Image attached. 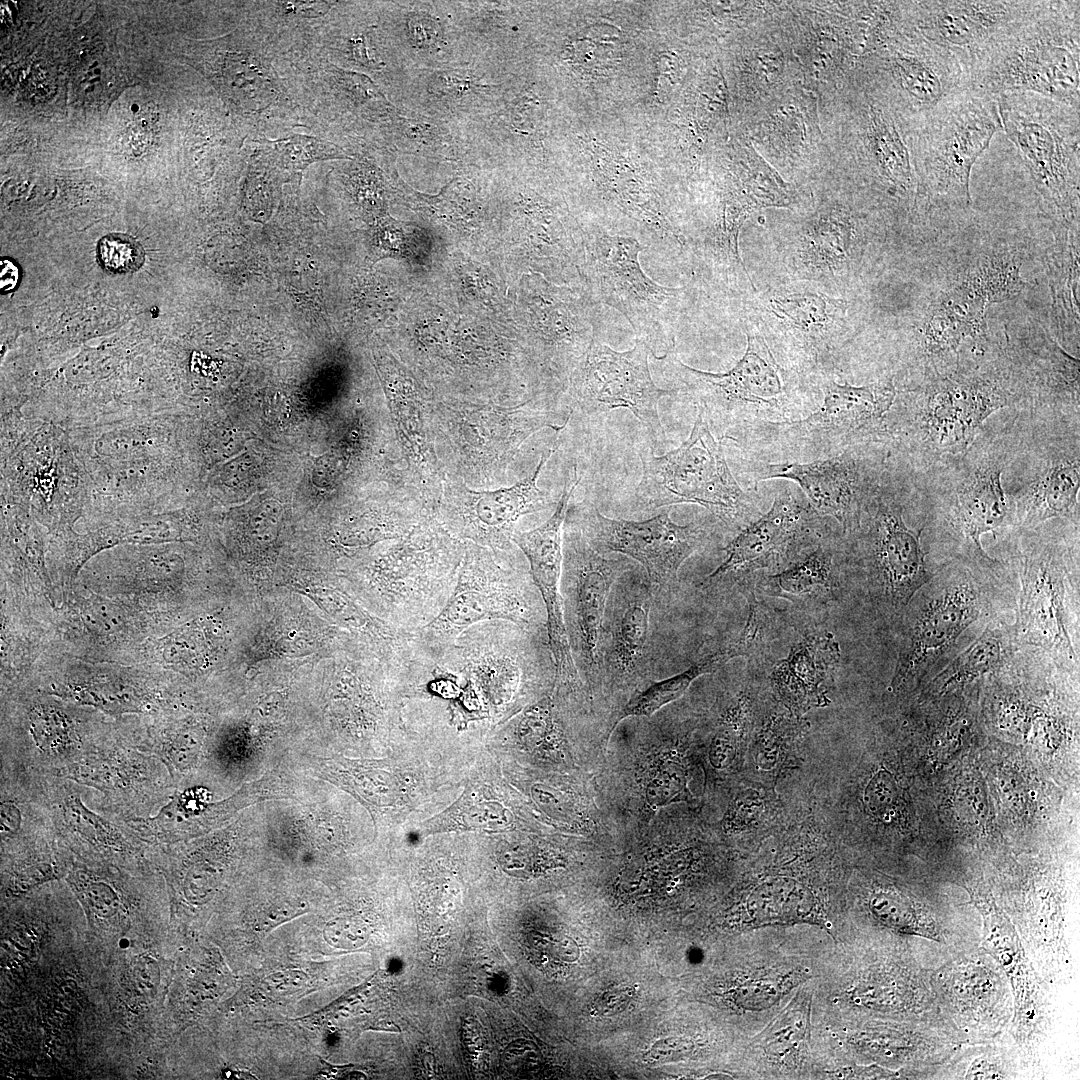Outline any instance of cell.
<instances>
[{
    "label": "cell",
    "mask_w": 1080,
    "mask_h": 1080,
    "mask_svg": "<svg viewBox=\"0 0 1080 1080\" xmlns=\"http://www.w3.org/2000/svg\"><path fill=\"white\" fill-rule=\"evenodd\" d=\"M98 257L104 268L114 273L137 270L143 263L142 248L133 239L111 234L101 239Z\"/></svg>",
    "instance_id": "obj_45"
},
{
    "label": "cell",
    "mask_w": 1080,
    "mask_h": 1080,
    "mask_svg": "<svg viewBox=\"0 0 1080 1080\" xmlns=\"http://www.w3.org/2000/svg\"><path fill=\"white\" fill-rule=\"evenodd\" d=\"M91 500L90 479L65 428L21 410L1 412V501L64 531Z\"/></svg>",
    "instance_id": "obj_4"
},
{
    "label": "cell",
    "mask_w": 1080,
    "mask_h": 1080,
    "mask_svg": "<svg viewBox=\"0 0 1080 1080\" xmlns=\"http://www.w3.org/2000/svg\"><path fill=\"white\" fill-rule=\"evenodd\" d=\"M758 692L747 685L731 696L719 711L710 741L711 766L724 770L732 766L745 749L762 714Z\"/></svg>",
    "instance_id": "obj_37"
},
{
    "label": "cell",
    "mask_w": 1080,
    "mask_h": 1080,
    "mask_svg": "<svg viewBox=\"0 0 1080 1080\" xmlns=\"http://www.w3.org/2000/svg\"><path fill=\"white\" fill-rule=\"evenodd\" d=\"M333 2L325 1H293L284 2L283 6L288 12L303 17H320L331 7Z\"/></svg>",
    "instance_id": "obj_51"
},
{
    "label": "cell",
    "mask_w": 1080,
    "mask_h": 1080,
    "mask_svg": "<svg viewBox=\"0 0 1080 1080\" xmlns=\"http://www.w3.org/2000/svg\"><path fill=\"white\" fill-rule=\"evenodd\" d=\"M634 995L633 987H626L609 991L597 999L593 1005V1013L610 1016L623 1011Z\"/></svg>",
    "instance_id": "obj_49"
},
{
    "label": "cell",
    "mask_w": 1080,
    "mask_h": 1080,
    "mask_svg": "<svg viewBox=\"0 0 1080 1080\" xmlns=\"http://www.w3.org/2000/svg\"><path fill=\"white\" fill-rule=\"evenodd\" d=\"M1019 649L1012 623L1005 615L996 616L933 675L930 689L940 694L951 687L993 676L1012 663Z\"/></svg>",
    "instance_id": "obj_34"
},
{
    "label": "cell",
    "mask_w": 1080,
    "mask_h": 1080,
    "mask_svg": "<svg viewBox=\"0 0 1080 1080\" xmlns=\"http://www.w3.org/2000/svg\"><path fill=\"white\" fill-rule=\"evenodd\" d=\"M646 247L629 236L584 231L582 288L595 303L617 309L656 359L672 352L687 288L662 286L639 262Z\"/></svg>",
    "instance_id": "obj_11"
},
{
    "label": "cell",
    "mask_w": 1080,
    "mask_h": 1080,
    "mask_svg": "<svg viewBox=\"0 0 1080 1080\" xmlns=\"http://www.w3.org/2000/svg\"><path fill=\"white\" fill-rule=\"evenodd\" d=\"M0 289L2 293H7L13 290L19 280V269L17 265L5 258L0 261Z\"/></svg>",
    "instance_id": "obj_54"
},
{
    "label": "cell",
    "mask_w": 1080,
    "mask_h": 1080,
    "mask_svg": "<svg viewBox=\"0 0 1080 1080\" xmlns=\"http://www.w3.org/2000/svg\"><path fill=\"white\" fill-rule=\"evenodd\" d=\"M560 593L568 641L579 674H598V646L610 590L631 569L625 559L607 558L581 531L564 523Z\"/></svg>",
    "instance_id": "obj_22"
},
{
    "label": "cell",
    "mask_w": 1080,
    "mask_h": 1080,
    "mask_svg": "<svg viewBox=\"0 0 1080 1080\" xmlns=\"http://www.w3.org/2000/svg\"><path fill=\"white\" fill-rule=\"evenodd\" d=\"M17 769L46 807L63 847L116 855L147 847L92 806L88 787L65 777Z\"/></svg>",
    "instance_id": "obj_27"
},
{
    "label": "cell",
    "mask_w": 1080,
    "mask_h": 1080,
    "mask_svg": "<svg viewBox=\"0 0 1080 1080\" xmlns=\"http://www.w3.org/2000/svg\"><path fill=\"white\" fill-rule=\"evenodd\" d=\"M647 346L640 340L624 352L600 342L598 334L569 377L571 395L588 415L629 409L647 429L653 445H666L658 406L662 397L676 394L654 383Z\"/></svg>",
    "instance_id": "obj_20"
},
{
    "label": "cell",
    "mask_w": 1080,
    "mask_h": 1080,
    "mask_svg": "<svg viewBox=\"0 0 1080 1080\" xmlns=\"http://www.w3.org/2000/svg\"><path fill=\"white\" fill-rule=\"evenodd\" d=\"M1016 567L1019 596L1012 622L1016 642L1078 679V558L1058 544L1039 540L1018 556Z\"/></svg>",
    "instance_id": "obj_12"
},
{
    "label": "cell",
    "mask_w": 1080,
    "mask_h": 1080,
    "mask_svg": "<svg viewBox=\"0 0 1080 1080\" xmlns=\"http://www.w3.org/2000/svg\"><path fill=\"white\" fill-rule=\"evenodd\" d=\"M870 907L873 914L883 923L899 931L910 932L918 930L915 913L909 903L903 898L880 893L871 898Z\"/></svg>",
    "instance_id": "obj_46"
},
{
    "label": "cell",
    "mask_w": 1080,
    "mask_h": 1080,
    "mask_svg": "<svg viewBox=\"0 0 1080 1080\" xmlns=\"http://www.w3.org/2000/svg\"><path fill=\"white\" fill-rule=\"evenodd\" d=\"M798 490L783 488L770 509L738 531L724 548L721 564L700 582L704 592L752 588V576L763 569L785 568L832 530Z\"/></svg>",
    "instance_id": "obj_16"
},
{
    "label": "cell",
    "mask_w": 1080,
    "mask_h": 1080,
    "mask_svg": "<svg viewBox=\"0 0 1080 1080\" xmlns=\"http://www.w3.org/2000/svg\"><path fill=\"white\" fill-rule=\"evenodd\" d=\"M896 494L893 484L879 482L859 528L845 536L848 565L860 572L870 604L890 627L934 574L927 566L921 530L906 525Z\"/></svg>",
    "instance_id": "obj_13"
},
{
    "label": "cell",
    "mask_w": 1080,
    "mask_h": 1080,
    "mask_svg": "<svg viewBox=\"0 0 1080 1080\" xmlns=\"http://www.w3.org/2000/svg\"><path fill=\"white\" fill-rule=\"evenodd\" d=\"M760 794L753 790L739 793L729 805L723 819L727 833L749 830L762 815L764 806Z\"/></svg>",
    "instance_id": "obj_47"
},
{
    "label": "cell",
    "mask_w": 1080,
    "mask_h": 1080,
    "mask_svg": "<svg viewBox=\"0 0 1080 1080\" xmlns=\"http://www.w3.org/2000/svg\"><path fill=\"white\" fill-rule=\"evenodd\" d=\"M749 612L745 625L737 639L727 646L732 658L745 657L754 659L761 656L765 640L770 632V615L757 601L753 589L745 593Z\"/></svg>",
    "instance_id": "obj_43"
},
{
    "label": "cell",
    "mask_w": 1080,
    "mask_h": 1080,
    "mask_svg": "<svg viewBox=\"0 0 1080 1080\" xmlns=\"http://www.w3.org/2000/svg\"><path fill=\"white\" fill-rule=\"evenodd\" d=\"M1080 484L1079 461H1060L1048 468L1017 503V523L1033 528L1052 518L1068 517Z\"/></svg>",
    "instance_id": "obj_35"
},
{
    "label": "cell",
    "mask_w": 1080,
    "mask_h": 1080,
    "mask_svg": "<svg viewBox=\"0 0 1080 1080\" xmlns=\"http://www.w3.org/2000/svg\"><path fill=\"white\" fill-rule=\"evenodd\" d=\"M639 458L642 476L635 497L640 509L698 504L738 531L760 516L759 494L739 485L725 458L722 440L714 437L699 411L689 437L678 448L662 456L643 448Z\"/></svg>",
    "instance_id": "obj_10"
},
{
    "label": "cell",
    "mask_w": 1080,
    "mask_h": 1080,
    "mask_svg": "<svg viewBox=\"0 0 1080 1080\" xmlns=\"http://www.w3.org/2000/svg\"><path fill=\"white\" fill-rule=\"evenodd\" d=\"M966 1079H1003L1006 1078L1004 1072H1002L995 1064L988 1062L985 1059H977L973 1062L966 1074Z\"/></svg>",
    "instance_id": "obj_53"
},
{
    "label": "cell",
    "mask_w": 1080,
    "mask_h": 1080,
    "mask_svg": "<svg viewBox=\"0 0 1080 1080\" xmlns=\"http://www.w3.org/2000/svg\"><path fill=\"white\" fill-rule=\"evenodd\" d=\"M24 729V734L1 741V763L61 777L113 735L88 729L71 710L49 701L30 705Z\"/></svg>",
    "instance_id": "obj_24"
},
{
    "label": "cell",
    "mask_w": 1080,
    "mask_h": 1080,
    "mask_svg": "<svg viewBox=\"0 0 1080 1080\" xmlns=\"http://www.w3.org/2000/svg\"><path fill=\"white\" fill-rule=\"evenodd\" d=\"M898 797V787L893 776L886 770L876 773L869 781L864 800L873 814L882 815L893 807Z\"/></svg>",
    "instance_id": "obj_48"
},
{
    "label": "cell",
    "mask_w": 1080,
    "mask_h": 1080,
    "mask_svg": "<svg viewBox=\"0 0 1080 1080\" xmlns=\"http://www.w3.org/2000/svg\"><path fill=\"white\" fill-rule=\"evenodd\" d=\"M1046 0L896 2L899 22L955 58L969 73ZM972 85V84H971Z\"/></svg>",
    "instance_id": "obj_17"
},
{
    "label": "cell",
    "mask_w": 1080,
    "mask_h": 1080,
    "mask_svg": "<svg viewBox=\"0 0 1080 1080\" xmlns=\"http://www.w3.org/2000/svg\"><path fill=\"white\" fill-rule=\"evenodd\" d=\"M1001 129L997 97L971 90L916 133L923 211L970 207L972 167Z\"/></svg>",
    "instance_id": "obj_14"
},
{
    "label": "cell",
    "mask_w": 1080,
    "mask_h": 1080,
    "mask_svg": "<svg viewBox=\"0 0 1080 1080\" xmlns=\"http://www.w3.org/2000/svg\"><path fill=\"white\" fill-rule=\"evenodd\" d=\"M428 657L470 687L487 716L513 709L524 696L555 684L546 631L527 630L508 621L474 624Z\"/></svg>",
    "instance_id": "obj_9"
},
{
    "label": "cell",
    "mask_w": 1080,
    "mask_h": 1080,
    "mask_svg": "<svg viewBox=\"0 0 1080 1080\" xmlns=\"http://www.w3.org/2000/svg\"><path fill=\"white\" fill-rule=\"evenodd\" d=\"M746 336L745 353L724 373L694 369L672 352L661 359L665 372L681 384L721 440L762 424L802 418L820 401L817 384L802 382L780 366L762 336L751 331Z\"/></svg>",
    "instance_id": "obj_3"
},
{
    "label": "cell",
    "mask_w": 1080,
    "mask_h": 1080,
    "mask_svg": "<svg viewBox=\"0 0 1080 1080\" xmlns=\"http://www.w3.org/2000/svg\"><path fill=\"white\" fill-rule=\"evenodd\" d=\"M924 420L933 440L944 447L968 443L982 421L1005 405L999 386L982 377L955 376L929 387Z\"/></svg>",
    "instance_id": "obj_30"
},
{
    "label": "cell",
    "mask_w": 1080,
    "mask_h": 1080,
    "mask_svg": "<svg viewBox=\"0 0 1080 1080\" xmlns=\"http://www.w3.org/2000/svg\"><path fill=\"white\" fill-rule=\"evenodd\" d=\"M1021 260L1012 250L993 251L980 257L954 285L969 299L988 307L1012 299L1025 287Z\"/></svg>",
    "instance_id": "obj_38"
},
{
    "label": "cell",
    "mask_w": 1080,
    "mask_h": 1080,
    "mask_svg": "<svg viewBox=\"0 0 1080 1080\" xmlns=\"http://www.w3.org/2000/svg\"><path fill=\"white\" fill-rule=\"evenodd\" d=\"M869 44L892 91L894 110L916 133L972 90L969 73L955 58L904 27L895 15L875 28Z\"/></svg>",
    "instance_id": "obj_15"
},
{
    "label": "cell",
    "mask_w": 1080,
    "mask_h": 1080,
    "mask_svg": "<svg viewBox=\"0 0 1080 1080\" xmlns=\"http://www.w3.org/2000/svg\"><path fill=\"white\" fill-rule=\"evenodd\" d=\"M812 894L795 881L774 880L757 887L748 900L754 922H788L811 914Z\"/></svg>",
    "instance_id": "obj_42"
},
{
    "label": "cell",
    "mask_w": 1080,
    "mask_h": 1080,
    "mask_svg": "<svg viewBox=\"0 0 1080 1080\" xmlns=\"http://www.w3.org/2000/svg\"><path fill=\"white\" fill-rule=\"evenodd\" d=\"M841 649L829 631L804 635L780 660L770 682L784 707L796 716L829 704L828 690L840 662Z\"/></svg>",
    "instance_id": "obj_31"
},
{
    "label": "cell",
    "mask_w": 1080,
    "mask_h": 1080,
    "mask_svg": "<svg viewBox=\"0 0 1080 1080\" xmlns=\"http://www.w3.org/2000/svg\"><path fill=\"white\" fill-rule=\"evenodd\" d=\"M810 996L799 992L756 1040L763 1055L775 1064H793L806 1050Z\"/></svg>",
    "instance_id": "obj_40"
},
{
    "label": "cell",
    "mask_w": 1080,
    "mask_h": 1080,
    "mask_svg": "<svg viewBox=\"0 0 1080 1080\" xmlns=\"http://www.w3.org/2000/svg\"><path fill=\"white\" fill-rule=\"evenodd\" d=\"M466 542L453 592L441 612L414 633L416 648L436 655L468 627L491 620L546 631V612L531 577L509 554Z\"/></svg>",
    "instance_id": "obj_7"
},
{
    "label": "cell",
    "mask_w": 1080,
    "mask_h": 1080,
    "mask_svg": "<svg viewBox=\"0 0 1080 1080\" xmlns=\"http://www.w3.org/2000/svg\"><path fill=\"white\" fill-rule=\"evenodd\" d=\"M527 285L523 300L531 328L567 379L599 332L597 303L583 288H555L535 280Z\"/></svg>",
    "instance_id": "obj_28"
},
{
    "label": "cell",
    "mask_w": 1080,
    "mask_h": 1080,
    "mask_svg": "<svg viewBox=\"0 0 1080 1080\" xmlns=\"http://www.w3.org/2000/svg\"><path fill=\"white\" fill-rule=\"evenodd\" d=\"M411 32L414 40L418 43H425L432 41V37L435 33L432 22L426 21L423 18H414L411 23Z\"/></svg>",
    "instance_id": "obj_55"
},
{
    "label": "cell",
    "mask_w": 1080,
    "mask_h": 1080,
    "mask_svg": "<svg viewBox=\"0 0 1080 1080\" xmlns=\"http://www.w3.org/2000/svg\"><path fill=\"white\" fill-rule=\"evenodd\" d=\"M1015 145L1055 227L1079 226L1080 109L1028 92L997 97Z\"/></svg>",
    "instance_id": "obj_8"
},
{
    "label": "cell",
    "mask_w": 1080,
    "mask_h": 1080,
    "mask_svg": "<svg viewBox=\"0 0 1080 1080\" xmlns=\"http://www.w3.org/2000/svg\"><path fill=\"white\" fill-rule=\"evenodd\" d=\"M860 106L861 154L869 174L907 210L921 205L915 162L916 132L891 105L866 95Z\"/></svg>",
    "instance_id": "obj_29"
},
{
    "label": "cell",
    "mask_w": 1080,
    "mask_h": 1080,
    "mask_svg": "<svg viewBox=\"0 0 1080 1080\" xmlns=\"http://www.w3.org/2000/svg\"><path fill=\"white\" fill-rule=\"evenodd\" d=\"M67 431L91 483L87 512L161 513L178 496L182 463L173 413H141Z\"/></svg>",
    "instance_id": "obj_1"
},
{
    "label": "cell",
    "mask_w": 1080,
    "mask_h": 1080,
    "mask_svg": "<svg viewBox=\"0 0 1080 1080\" xmlns=\"http://www.w3.org/2000/svg\"><path fill=\"white\" fill-rule=\"evenodd\" d=\"M854 224L845 214L822 216L809 225L801 251L807 262L819 268H836L852 250Z\"/></svg>",
    "instance_id": "obj_41"
},
{
    "label": "cell",
    "mask_w": 1080,
    "mask_h": 1080,
    "mask_svg": "<svg viewBox=\"0 0 1080 1080\" xmlns=\"http://www.w3.org/2000/svg\"><path fill=\"white\" fill-rule=\"evenodd\" d=\"M846 564V540L831 531L798 559L758 583L765 594L796 605L826 604L834 600Z\"/></svg>",
    "instance_id": "obj_32"
},
{
    "label": "cell",
    "mask_w": 1080,
    "mask_h": 1080,
    "mask_svg": "<svg viewBox=\"0 0 1080 1080\" xmlns=\"http://www.w3.org/2000/svg\"><path fill=\"white\" fill-rule=\"evenodd\" d=\"M818 388L820 401L808 415L762 424L731 438L742 458L809 462L869 443L896 397L891 379L854 386L825 376L818 381Z\"/></svg>",
    "instance_id": "obj_6"
},
{
    "label": "cell",
    "mask_w": 1080,
    "mask_h": 1080,
    "mask_svg": "<svg viewBox=\"0 0 1080 1080\" xmlns=\"http://www.w3.org/2000/svg\"><path fill=\"white\" fill-rule=\"evenodd\" d=\"M567 514L569 523L598 552H618L638 561L655 595L672 590L681 565L707 544L711 534L704 524H676L668 513L629 521L607 517L593 505L581 503Z\"/></svg>",
    "instance_id": "obj_19"
},
{
    "label": "cell",
    "mask_w": 1080,
    "mask_h": 1080,
    "mask_svg": "<svg viewBox=\"0 0 1080 1080\" xmlns=\"http://www.w3.org/2000/svg\"><path fill=\"white\" fill-rule=\"evenodd\" d=\"M691 1044L688 1041L677 1038H670L662 1040L650 1050V1058L656 1060L663 1057L680 1055L689 1051Z\"/></svg>",
    "instance_id": "obj_52"
},
{
    "label": "cell",
    "mask_w": 1080,
    "mask_h": 1080,
    "mask_svg": "<svg viewBox=\"0 0 1080 1080\" xmlns=\"http://www.w3.org/2000/svg\"><path fill=\"white\" fill-rule=\"evenodd\" d=\"M1010 579L970 566L934 572L912 597L894 628L896 694L911 691L968 645L992 618L1015 608Z\"/></svg>",
    "instance_id": "obj_2"
},
{
    "label": "cell",
    "mask_w": 1080,
    "mask_h": 1080,
    "mask_svg": "<svg viewBox=\"0 0 1080 1080\" xmlns=\"http://www.w3.org/2000/svg\"><path fill=\"white\" fill-rule=\"evenodd\" d=\"M63 777L88 787L92 806L110 818L155 814L171 797L174 780L156 754L122 733Z\"/></svg>",
    "instance_id": "obj_21"
},
{
    "label": "cell",
    "mask_w": 1080,
    "mask_h": 1080,
    "mask_svg": "<svg viewBox=\"0 0 1080 1080\" xmlns=\"http://www.w3.org/2000/svg\"><path fill=\"white\" fill-rule=\"evenodd\" d=\"M542 453L534 472L509 487L491 491L461 489L445 506L439 521L456 538L491 549H511L516 524L527 514L547 507L539 475L553 454Z\"/></svg>",
    "instance_id": "obj_26"
},
{
    "label": "cell",
    "mask_w": 1080,
    "mask_h": 1080,
    "mask_svg": "<svg viewBox=\"0 0 1080 1080\" xmlns=\"http://www.w3.org/2000/svg\"><path fill=\"white\" fill-rule=\"evenodd\" d=\"M687 773L679 761H663L654 771L646 787V801L658 808L674 801L685 790Z\"/></svg>",
    "instance_id": "obj_44"
},
{
    "label": "cell",
    "mask_w": 1080,
    "mask_h": 1080,
    "mask_svg": "<svg viewBox=\"0 0 1080 1080\" xmlns=\"http://www.w3.org/2000/svg\"><path fill=\"white\" fill-rule=\"evenodd\" d=\"M727 648L704 656L686 670L666 679L653 682L635 693L623 707L617 711L610 732L617 724L628 717H650L665 705L680 698L699 677L718 670L732 660Z\"/></svg>",
    "instance_id": "obj_39"
},
{
    "label": "cell",
    "mask_w": 1080,
    "mask_h": 1080,
    "mask_svg": "<svg viewBox=\"0 0 1080 1080\" xmlns=\"http://www.w3.org/2000/svg\"><path fill=\"white\" fill-rule=\"evenodd\" d=\"M1053 314L1063 332L1079 333V226L1055 227L1048 255Z\"/></svg>",
    "instance_id": "obj_36"
},
{
    "label": "cell",
    "mask_w": 1080,
    "mask_h": 1080,
    "mask_svg": "<svg viewBox=\"0 0 1080 1080\" xmlns=\"http://www.w3.org/2000/svg\"><path fill=\"white\" fill-rule=\"evenodd\" d=\"M954 530L964 539L976 567L989 573L1007 575L999 563L985 553L981 536L996 533L1008 523V509L1001 485V469H978L959 492L951 515Z\"/></svg>",
    "instance_id": "obj_33"
},
{
    "label": "cell",
    "mask_w": 1080,
    "mask_h": 1080,
    "mask_svg": "<svg viewBox=\"0 0 1080 1080\" xmlns=\"http://www.w3.org/2000/svg\"><path fill=\"white\" fill-rule=\"evenodd\" d=\"M132 972L134 982L142 992L150 994L157 990L159 969L154 960L149 957L139 958Z\"/></svg>",
    "instance_id": "obj_50"
},
{
    "label": "cell",
    "mask_w": 1080,
    "mask_h": 1080,
    "mask_svg": "<svg viewBox=\"0 0 1080 1080\" xmlns=\"http://www.w3.org/2000/svg\"><path fill=\"white\" fill-rule=\"evenodd\" d=\"M655 600L645 572L631 568L614 582L598 646V674L610 684H634L650 673L654 661Z\"/></svg>",
    "instance_id": "obj_23"
},
{
    "label": "cell",
    "mask_w": 1080,
    "mask_h": 1080,
    "mask_svg": "<svg viewBox=\"0 0 1080 1080\" xmlns=\"http://www.w3.org/2000/svg\"><path fill=\"white\" fill-rule=\"evenodd\" d=\"M971 84L995 97L1028 92L1080 109V2L1046 0L976 66Z\"/></svg>",
    "instance_id": "obj_5"
},
{
    "label": "cell",
    "mask_w": 1080,
    "mask_h": 1080,
    "mask_svg": "<svg viewBox=\"0 0 1080 1080\" xmlns=\"http://www.w3.org/2000/svg\"><path fill=\"white\" fill-rule=\"evenodd\" d=\"M878 454L869 443H862L829 458L809 462L742 458L740 465L754 490L764 480L793 481L819 515L834 519L842 534L849 536L859 528L865 505L879 483L882 469Z\"/></svg>",
    "instance_id": "obj_18"
},
{
    "label": "cell",
    "mask_w": 1080,
    "mask_h": 1080,
    "mask_svg": "<svg viewBox=\"0 0 1080 1080\" xmlns=\"http://www.w3.org/2000/svg\"><path fill=\"white\" fill-rule=\"evenodd\" d=\"M580 479L566 480L553 514L538 527L517 531L512 543L527 559L533 582L546 612V633L555 665V685L569 689L581 683L565 627L560 580L563 561V528L570 498Z\"/></svg>",
    "instance_id": "obj_25"
}]
</instances>
